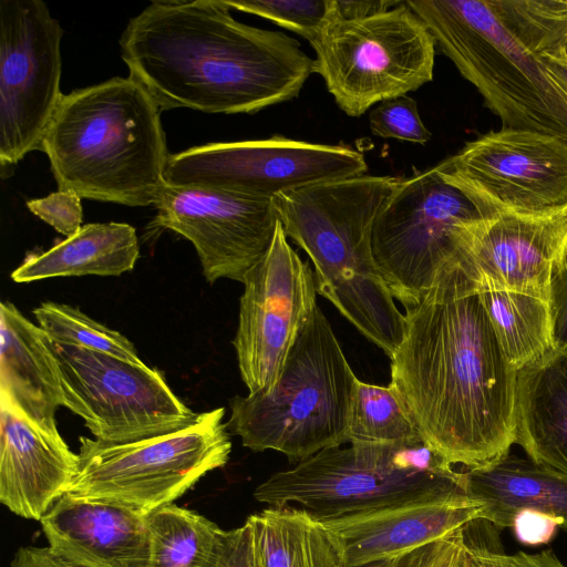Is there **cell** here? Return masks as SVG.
Returning <instances> with one entry per match:
<instances>
[{
  "instance_id": "25",
  "label": "cell",
  "mask_w": 567,
  "mask_h": 567,
  "mask_svg": "<svg viewBox=\"0 0 567 567\" xmlns=\"http://www.w3.org/2000/svg\"><path fill=\"white\" fill-rule=\"evenodd\" d=\"M246 523L261 567H346L339 537L301 508L268 506Z\"/></svg>"
},
{
  "instance_id": "9",
  "label": "cell",
  "mask_w": 567,
  "mask_h": 567,
  "mask_svg": "<svg viewBox=\"0 0 567 567\" xmlns=\"http://www.w3.org/2000/svg\"><path fill=\"white\" fill-rule=\"evenodd\" d=\"M310 45L315 72L349 116L433 79L435 41L405 1L369 18L332 20Z\"/></svg>"
},
{
  "instance_id": "28",
  "label": "cell",
  "mask_w": 567,
  "mask_h": 567,
  "mask_svg": "<svg viewBox=\"0 0 567 567\" xmlns=\"http://www.w3.org/2000/svg\"><path fill=\"white\" fill-rule=\"evenodd\" d=\"M349 444H406L423 441L399 393L355 378L348 411Z\"/></svg>"
},
{
  "instance_id": "21",
  "label": "cell",
  "mask_w": 567,
  "mask_h": 567,
  "mask_svg": "<svg viewBox=\"0 0 567 567\" xmlns=\"http://www.w3.org/2000/svg\"><path fill=\"white\" fill-rule=\"evenodd\" d=\"M0 398L42 430L60 434L55 413L64 398L52 340L9 301L0 305Z\"/></svg>"
},
{
  "instance_id": "41",
  "label": "cell",
  "mask_w": 567,
  "mask_h": 567,
  "mask_svg": "<svg viewBox=\"0 0 567 567\" xmlns=\"http://www.w3.org/2000/svg\"><path fill=\"white\" fill-rule=\"evenodd\" d=\"M566 35L554 40L542 51V58L549 72L567 89V56L563 51Z\"/></svg>"
},
{
  "instance_id": "40",
  "label": "cell",
  "mask_w": 567,
  "mask_h": 567,
  "mask_svg": "<svg viewBox=\"0 0 567 567\" xmlns=\"http://www.w3.org/2000/svg\"><path fill=\"white\" fill-rule=\"evenodd\" d=\"M498 567H567L551 550H543L537 554L517 551L508 555L503 548L496 556Z\"/></svg>"
},
{
  "instance_id": "42",
  "label": "cell",
  "mask_w": 567,
  "mask_h": 567,
  "mask_svg": "<svg viewBox=\"0 0 567 567\" xmlns=\"http://www.w3.org/2000/svg\"><path fill=\"white\" fill-rule=\"evenodd\" d=\"M360 567H395V559L372 563Z\"/></svg>"
},
{
  "instance_id": "13",
  "label": "cell",
  "mask_w": 567,
  "mask_h": 567,
  "mask_svg": "<svg viewBox=\"0 0 567 567\" xmlns=\"http://www.w3.org/2000/svg\"><path fill=\"white\" fill-rule=\"evenodd\" d=\"M63 30L41 0H0L2 173L40 148L63 97Z\"/></svg>"
},
{
  "instance_id": "17",
  "label": "cell",
  "mask_w": 567,
  "mask_h": 567,
  "mask_svg": "<svg viewBox=\"0 0 567 567\" xmlns=\"http://www.w3.org/2000/svg\"><path fill=\"white\" fill-rule=\"evenodd\" d=\"M457 244L482 284L549 301L551 278L567 257V206L480 217L460 227Z\"/></svg>"
},
{
  "instance_id": "11",
  "label": "cell",
  "mask_w": 567,
  "mask_h": 567,
  "mask_svg": "<svg viewBox=\"0 0 567 567\" xmlns=\"http://www.w3.org/2000/svg\"><path fill=\"white\" fill-rule=\"evenodd\" d=\"M52 348L64 406L83 419L95 440H146L179 431L197 416L155 368L53 340Z\"/></svg>"
},
{
  "instance_id": "37",
  "label": "cell",
  "mask_w": 567,
  "mask_h": 567,
  "mask_svg": "<svg viewBox=\"0 0 567 567\" xmlns=\"http://www.w3.org/2000/svg\"><path fill=\"white\" fill-rule=\"evenodd\" d=\"M218 567H261L246 522L243 526L227 532Z\"/></svg>"
},
{
  "instance_id": "30",
  "label": "cell",
  "mask_w": 567,
  "mask_h": 567,
  "mask_svg": "<svg viewBox=\"0 0 567 567\" xmlns=\"http://www.w3.org/2000/svg\"><path fill=\"white\" fill-rule=\"evenodd\" d=\"M229 9L251 13L288 29L311 43L334 20L333 0L224 1Z\"/></svg>"
},
{
  "instance_id": "2",
  "label": "cell",
  "mask_w": 567,
  "mask_h": 567,
  "mask_svg": "<svg viewBox=\"0 0 567 567\" xmlns=\"http://www.w3.org/2000/svg\"><path fill=\"white\" fill-rule=\"evenodd\" d=\"M229 10L220 0L153 1L128 21L122 59L162 111L254 114L299 95L315 60Z\"/></svg>"
},
{
  "instance_id": "32",
  "label": "cell",
  "mask_w": 567,
  "mask_h": 567,
  "mask_svg": "<svg viewBox=\"0 0 567 567\" xmlns=\"http://www.w3.org/2000/svg\"><path fill=\"white\" fill-rule=\"evenodd\" d=\"M27 207L66 238L81 228V197L72 190L58 189L44 198L28 200Z\"/></svg>"
},
{
  "instance_id": "31",
  "label": "cell",
  "mask_w": 567,
  "mask_h": 567,
  "mask_svg": "<svg viewBox=\"0 0 567 567\" xmlns=\"http://www.w3.org/2000/svg\"><path fill=\"white\" fill-rule=\"evenodd\" d=\"M369 124L372 134L383 138L426 144L432 137L420 117L416 101L408 95L380 102L370 112Z\"/></svg>"
},
{
  "instance_id": "35",
  "label": "cell",
  "mask_w": 567,
  "mask_h": 567,
  "mask_svg": "<svg viewBox=\"0 0 567 567\" xmlns=\"http://www.w3.org/2000/svg\"><path fill=\"white\" fill-rule=\"evenodd\" d=\"M511 527L520 544L538 546L549 543L558 527H564V520L544 511L525 508L515 515Z\"/></svg>"
},
{
  "instance_id": "3",
  "label": "cell",
  "mask_w": 567,
  "mask_h": 567,
  "mask_svg": "<svg viewBox=\"0 0 567 567\" xmlns=\"http://www.w3.org/2000/svg\"><path fill=\"white\" fill-rule=\"evenodd\" d=\"M503 126L567 142V89L543 49L567 35V0H408Z\"/></svg>"
},
{
  "instance_id": "12",
  "label": "cell",
  "mask_w": 567,
  "mask_h": 567,
  "mask_svg": "<svg viewBox=\"0 0 567 567\" xmlns=\"http://www.w3.org/2000/svg\"><path fill=\"white\" fill-rule=\"evenodd\" d=\"M361 152L347 145L264 140L208 143L169 154L165 183L274 198L302 186L364 175Z\"/></svg>"
},
{
  "instance_id": "8",
  "label": "cell",
  "mask_w": 567,
  "mask_h": 567,
  "mask_svg": "<svg viewBox=\"0 0 567 567\" xmlns=\"http://www.w3.org/2000/svg\"><path fill=\"white\" fill-rule=\"evenodd\" d=\"M225 409L198 413L186 427L136 442L80 437L78 472L66 493L150 511L173 503L229 460Z\"/></svg>"
},
{
  "instance_id": "19",
  "label": "cell",
  "mask_w": 567,
  "mask_h": 567,
  "mask_svg": "<svg viewBox=\"0 0 567 567\" xmlns=\"http://www.w3.org/2000/svg\"><path fill=\"white\" fill-rule=\"evenodd\" d=\"M146 514L116 502L63 494L40 523L49 548L81 567H151Z\"/></svg>"
},
{
  "instance_id": "6",
  "label": "cell",
  "mask_w": 567,
  "mask_h": 567,
  "mask_svg": "<svg viewBox=\"0 0 567 567\" xmlns=\"http://www.w3.org/2000/svg\"><path fill=\"white\" fill-rule=\"evenodd\" d=\"M333 329L317 306L267 392L229 401L231 433L244 446L274 450L296 463L348 443L347 420L355 380Z\"/></svg>"
},
{
  "instance_id": "27",
  "label": "cell",
  "mask_w": 567,
  "mask_h": 567,
  "mask_svg": "<svg viewBox=\"0 0 567 567\" xmlns=\"http://www.w3.org/2000/svg\"><path fill=\"white\" fill-rule=\"evenodd\" d=\"M151 567H218L227 532L173 503L146 514Z\"/></svg>"
},
{
  "instance_id": "38",
  "label": "cell",
  "mask_w": 567,
  "mask_h": 567,
  "mask_svg": "<svg viewBox=\"0 0 567 567\" xmlns=\"http://www.w3.org/2000/svg\"><path fill=\"white\" fill-rule=\"evenodd\" d=\"M402 1L398 0H333L334 20H357L388 11Z\"/></svg>"
},
{
  "instance_id": "23",
  "label": "cell",
  "mask_w": 567,
  "mask_h": 567,
  "mask_svg": "<svg viewBox=\"0 0 567 567\" xmlns=\"http://www.w3.org/2000/svg\"><path fill=\"white\" fill-rule=\"evenodd\" d=\"M465 494L485 505L484 519L511 527L525 508L554 514L567 532V476L529 458L506 455L480 468L464 470Z\"/></svg>"
},
{
  "instance_id": "33",
  "label": "cell",
  "mask_w": 567,
  "mask_h": 567,
  "mask_svg": "<svg viewBox=\"0 0 567 567\" xmlns=\"http://www.w3.org/2000/svg\"><path fill=\"white\" fill-rule=\"evenodd\" d=\"M462 567H498L496 556L503 548L497 527L486 519H475L462 528Z\"/></svg>"
},
{
  "instance_id": "10",
  "label": "cell",
  "mask_w": 567,
  "mask_h": 567,
  "mask_svg": "<svg viewBox=\"0 0 567 567\" xmlns=\"http://www.w3.org/2000/svg\"><path fill=\"white\" fill-rule=\"evenodd\" d=\"M480 217L437 166L399 179L374 220L372 250L389 290L405 310L420 303L436 270L458 254L460 227Z\"/></svg>"
},
{
  "instance_id": "34",
  "label": "cell",
  "mask_w": 567,
  "mask_h": 567,
  "mask_svg": "<svg viewBox=\"0 0 567 567\" xmlns=\"http://www.w3.org/2000/svg\"><path fill=\"white\" fill-rule=\"evenodd\" d=\"M462 528L395 559V567H462Z\"/></svg>"
},
{
  "instance_id": "43",
  "label": "cell",
  "mask_w": 567,
  "mask_h": 567,
  "mask_svg": "<svg viewBox=\"0 0 567 567\" xmlns=\"http://www.w3.org/2000/svg\"><path fill=\"white\" fill-rule=\"evenodd\" d=\"M563 51H564L565 55L567 56V35L563 42Z\"/></svg>"
},
{
  "instance_id": "18",
  "label": "cell",
  "mask_w": 567,
  "mask_h": 567,
  "mask_svg": "<svg viewBox=\"0 0 567 567\" xmlns=\"http://www.w3.org/2000/svg\"><path fill=\"white\" fill-rule=\"evenodd\" d=\"M485 505L452 489L321 520L341 540L346 567L392 560L484 519Z\"/></svg>"
},
{
  "instance_id": "22",
  "label": "cell",
  "mask_w": 567,
  "mask_h": 567,
  "mask_svg": "<svg viewBox=\"0 0 567 567\" xmlns=\"http://www.w3.org/2000/svg\"><path fill=\"white\" fill-rule=\"evenodd\" d=\"M515 443L536 464L567 476V348L517 370Z\"/></svg>"
},
{
  "instance_id": "14",
  "label": "cell",
  "mask_w": 567,
  "mask_h": 567,
  "mask_svg": "<svg viewBox=\"0 0 567 567\" xmlns=\"http://www.w3.org/2000/svg\"><path fill=\"white\" fill-rule=\"evenodd\" d=\"M436 166L481 217L567 206V142L555 135L502 127L467 142Z\"/></svg>"
},
{
  "instance_id": "16",
  "label": "cell",
  "mask_w": 567,
  "mask_h": 567,
  "mask_svg": "<svg viewBox=\"0 0 567 567\" xmlns=\"http://www.w3.org/2000/svg\"><path fill=\"white\" fill-rule=\"evenodd\" d=\"M150 228L172 230L189 240L209 284L244 282L268 250L278 221L272 198L233 192L165 185Z\"/></svg>"
},
{
  "instance_id": "29",
  "label": "cell",
  "mask_w": 567,
  "mask_h": 567,
  "mask_svg": "<svg viewBox=\"0 0 567 567\" xmlns=\"http://www.w3.org/2000/svg\"><path fill=\"white\" fill-rule=\"evenodd\" d=\"M33 313L38 326L55 342L83 347L137 364L144 363L125 336L95 321L75 307L45 301Z\"/></svg>"
},
{
  "instance_id": "24",
  "label": "cell",
  "mask_w": 567,
  "mask_h": 567,
  "mask_svg": "<svg viewBox=\"0 0 567 567\" xmlns=\"http://www.w3.org/2000/svg\"><path fill=\"white\" fill-rule=\"evenodd\" d=\"M138 256V239L131 225L86 224L49 250L27 256L11 278L31 282L54 277L120 276L134 269Z\"/></svg>"
},
{
  "instance_id": "36",
  "label": "cell",
  "mask_w": 567,
  "mask_h": 567,
  "mask_svg": "<svg viewBox=\"0 0 567 567\" xmlns=\"http://www.w3.org/2000/svg\"><path fill=\"white\" fill-rule=\"evenodd\" d=\"M549 306L555 348H567V257L551 278Z\"/></svg>"
},
{
  "instance_id": "7",
  "label": "cell",
  "mask_w": 567,
  "mask_h": 567,
  "mask_svg": "<svg viewBox=\"0 0 567 567\" xmlns=\"http://www.w3.org/2000/svg\"><path fill=\"white\" fill-rule=\"evenodd\" d=\"M322 450L278 471L254 492L270 507L295 506L318 519L464 489L456 471L423 441Z\"/></svg>"
},
{
  "instance_id": "39",
  "label": "cell",
  "mask_w": 567,
  "mask_h": 567,
  "mask_svg": "<svg viewBox=\"0 0 567 567\" xmlns=\"http://www.w3.org/2000/svg\"><path fill=\"white\" fill-rule=\"evenodd\" d=\"M10 567H81L55 553L49 547H21L17 550Z\"/></svg>"
},
{
  "instance_id": "20",
  "label": "cell",
  "mask_w": 567,
  "mask_h": 567,
  "mask_svg": "<svg viewBox=\"0 0 567 567\" xmlns=\"http://www.w3.org/2000/svg\"><path fill=\"white\" fill-rule=\"evenodd\" d=\"M78 462L60 434L42 430L0 398V501L12 513L40 522L68 492Z\"/></svg>"
},
{
  "instance_id": "1",
  "label": "cell",
  "mask_w": 567,
  "mask_h": 567,
  "mask_svg": "<svg viewBox=\"0 0 567 567\" xmlns=\"http://www.w3.org/2000/svg\"><path fill=\"white\" fill-rule=\"evenodd\" d=\"M478 280L457 254L405 310L391 357L390 384L423 442L452 465L487 466L515 443L516 373L480 298Z\"/></svg>"
},
{
  "instance_id": "5",
  "label": "cell",
  "mask_w": 567,
  "mask_h": 567,
  "mask_svg": "<svg viewBox=\"0 0 567 567\" xmlns=\"http://www.w3.org/2000/svg\"><path fill=\"white\" fill-rule=\"evenodd\" d=\"M400 178L361 175L321 182L276 195L284 230L315 266L317 293L391 359L405 316L375 262L377 215Z\"/></svg>"
},
{
  "instance_id": "15",
  "label": "cell",
  "mask_w": 567,
  "mask_h": 567,
  "mask_svg": "<svg viewBox=\"0 0 567 567\" xmlns=\"http://www.w3.org/2000/svg\"><path fill=\"white\" fill-rule=\"evenodd\" d=\"M243 285L233 344L249 393L267 392L317 307L313 271L289 245L279 220L268 250Z\"/></svg>"
},
{
  "instance_id": "4",
  "label": "cell",
  "mask_w": 567,
  "mask_h": 567,
  "mask_svg": "<svg viewBox=\"0 0 567 567\" xmlns=\"http://www.w3.org/2000/svg\"><path fill=\"white\" fill-rule=\"evenodd\" d=\"M161 112L130 76L63 94L39 148L58 188L125 206L154 205L169 156Z\"/></svg>"
},
{
  "instance_id": "26",
  "label": "cell",
  "mask_w": 567,
  "mask_h": 567,
  "mask_svg": "<svg viewBox=\"0 0 567 567\" xmlns=\"http://www.w3.org/2000/svg\"><path fill=\"white\" fill-rule=\"evenodd\" d=\"M478 286L503 354L515 370L555 349L549 301L480 280Z\"/></svg>"
}]
</instances>
